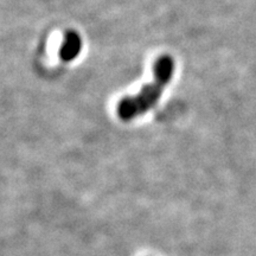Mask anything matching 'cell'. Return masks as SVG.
Returning a JSON list of instances; mask_svg holds the SVG:
<instances>
[{"label":"cell","instance_id":"1","mask_svg":"<svg viewBox=\"0 0 256 256\" xmlns=\"http://www.w3.org/2000/svg\"><path fill=\"white\" fill-rule=\"evenodd\" d=\"M174 72V62L170 56H162L154 64L153 81L146 84L134 96L124 98L118 106V115L120 119L130 121L146 114L156 104L162 92L172 80Z\"/></svg>","mask_w":256,"mask_h":256},{"label":"cell","instance_id":"2","mask_svg":"<svg viewBox=\"0 0 256 256\" xmlns=\"http://www.w3.org/2000/svg\"><path fill=\"white\" fill-rule=\"evenodd\" d=\"M82 49V40L81 37L76 32H68L64 37V40L60 46V56L63 60L70 62V60H75L81 52Z\"/></svg>","mask_w":256,"mask_h":256}]
</instances>
